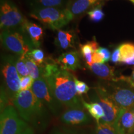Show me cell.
Here are the masks:
<instances>
[{
  "mask_svg": "<svg viewBox=\"0 0 134 134\" xmlns=\"http://www.w3.org/2000/svg\"><path fill=\"white\" fill-rule=\"evenodd\" d=\"M120 51V63L128 65L134 60V43L126 42L119 46Z\"/></svg>",
  "mask_w": 134,
  "mask_h": 134,
  "instance_id": "44dd1931",
  "label": "cell"
},
{
  "mask_svg": "<svg viewBox=\"0 0 134 134\" xmlns=\"http://www.w3.org/2000/svg\"><path fill=\"white\" fill-rule=\"evenodd\" d=\"M96 52L99 53H100V54L103 57L104 59L105 63L109 62V60L110 59V58H111L110 52L108 49V48L99 47L96 50Z\"/></svg>",
  "mask_w": 134,
  "mask_h": 134,
  "instance_id": "f546056e",
  "label": "cell"
},
{
  "mask_svg": "<svg viewBox=\"0 0 134 134\" xmlns=\"http://www.w3.org/2000/svg\"><path fill=\"white\" fill-rule=\"evenodd\" d=\"M91 116L85 108H67L61 114L60 121L67 126L86 125L91 122Z\"/></svg>",
  "mask_w": 134,
  "mask_h": 134,
  "instance_id": "8fae6325",
  "label": "cell"
},
{
  "mask_svg": "<svg viewBox=\"0 0 134 134\" xmlns=\"http://www.w3.org/2000/svg\"><path fill=\"white\" fill-rule=\"evenodd\" d=\"M18 56L7 55L3 56L1 61V74L3 75V87L1 88L12 101L20 91L21 78L16 69V62Z\"/></svg>",
  "mask_w": 134,
  "mask_h": 134,
  "instance_id": "5b68a950",
  "label": "cell"
},
{
  "mask_svg": "<svg viewBox=\"0 0 134 134\" xmlns=\"http://www.w3.org/2000/svg\"><path fill=\"white\" fill-rule=\"evenodd\" d=\"M130 134H134V131H133V132H132V133H130Z\"/></svg>",
  "mask_w": 134,
  "mask_h": 134,
  "instance_id": "74e56055",
  "label": "cell"
},
{
  "mask_svg": "<svg viewBox=\"0 0 134 134\" xmlns=\"http://www.w3.org/2000/svg\"><path fill=\"white\" fill-rule=\"evenodd\" d=\"M25 62L29 71V76L36 80L42 76V70L41 66H39L29 56L26 55Z\"/></svg>",
  "mask_w": 134,
  "mask_h": 134,
  "instance_id": "603a6c76",
  "label": "cell"
},
{
  "mask_svg": "<svg viewBox=\"0 0 134 134\" xmlns=\"http://www.w3.org/2000/svg\"><path fill=\"white\" fill-rule=\"evenodd\" d=\"M34 81L35 80L30 76L21 77L20 91L31 90Z\"/></svg>",
  "mask_w": 134,
  "mask_h": 134,
  "instance_id": "f1b7e54d",
  "label": "cell"
},
{
  "mask_svg": "<svg viewBox=\"0 0 134 134\" xmlns=\"http://www.w3.org/2000/svg\"><path fill=\"white\" fill-rule=\"evenodd\" d=\"M27 55L31 58L39 66H42L46 61L44 52L39 48H35L32 50Z\"/></svg>",
  "mask_w": 134,
  "mask_h": 134,
  "instance_id": "d4e9b609",
  "label": "cell"
},
{
  "mask_svg": "<svg viewBox=\"0 0 134 134\" xmlns=\"http://www.w3.org/2000/svg\"><path fill=\"white\" fill-rule=\"evenodd\" d=\"M98 47V43L95 41H90L85 44L80 45L81 54L83 59L86 62L88 66H91L92 64H93L92 57L93 53L96 51Z\"/></svg>",
  "mask_w": 134,
  "mask_h": 134,
  "instance_id": "d6986e66",
  "label": "cell"
},
{
  "mask_svg": "<svg viewBox=\"0 0 134 134\" xmlns=\"http://www.w3.org/2000/svg\"><path fill=\"white\" fill-rule=\"evenodd\" d=\"M114 125L120 134H130L134 130V117L132 108L122 109Z\"/></svg>",
  "mask_w": 134,
  "mask_h": 134,
  "instance_id": "7c38bea8",
  "label": "cell"
},
{
  "mask_svg": "<svg viewBox=\"0 0 134 134\" xmlns=\"http://www.w3.org/2000/svg\"><path fill=\"white\" fill-rule=\"evenodd\" d=\"M130 80H131L132 82L133 83V84L134 85V67L133 68V70H132V73L131 76H130Z\"/></svg>",
  "mask_w": 134,
  "mask_h": 134,
  "instance_id": "836d02e7",
  "label": "cell"
},
{
  "mask_svg": "<svg viewBox=\"0 0 134 134\" xmlns=\"http://www.w3.org/2000/svg\"><path fill=\"white\" fill-rule=\"evenodd\" d=\"M110 60L114 63H120V51L119 47L115 48L113 51V52L112 53Z\"/></svg>",
  "mask_w": 134,
  "mask_h": 134,
  "instance_id": "4dcf8cb0",
  "label": "cell"
},
{
  "mask_svg": "<svg viewBox=\"0 0 134 134\" xmlns=\"http://www.w3.org/2000/svg\"><path fill=\"white\" fill-rule=\"evenodd\" d=\"M19 134H34V130L32 129L29 126L24 131H23Z\"/></svg>",
  "mask_w": 134,
  "mask_h": 134,
  "instance_id": "d6a6232c",
  "label": "cell"
},
{
  "mask_svg": "<svg viewBox=\"0 0 134 134\" xmlns=\"http://www.w3.org/2000/svg\"><path fill=\"white\" fill-rule=\"evenodd\" d=\"M41 68L42 76L52 93L63 106L67 108H84L82 97L77 94L74 75L62 68L57 62L46 61Z\"/></svg>",
  "mask_w": 134,
  "mask_h": 134,
  "instance_id": "6da1fadb",
  "label": "cell"
},
{
  "mask_svg": "<svg viewBox=\"0 0 134 134\" xmlns=\"http://www.w3.org/2000/svg\"><path fill=\"white\" fill-rule=\"evenodd\" d=\"M31 90L43 105L55 115H58L63 105L55 98L46 80L43 76L34 82Z\"/></svg>",
  "mask_w": 134,
  "mask_h": 134,
  "instance_id": "9c48e42d",
  "label": "cell"
},
{
  "mask_svg": "<svg viewBox=\"0 0 134 134\" xmlns=\"http://www.w3.org/2000/svg\"><path fill=\"white\" fill-rule=\"evenodd\" d=\"M75 82L76 90L78 96L81 97L82 95L86 94L88 93L89 91L90 90V88L86 83L78 80L76 77L75 78Z\"/></svg>",
  "mask_w": 134,
  "mask_h": 134,
  "instance_id": "83f0119b",
  "label": "cell"
},
{
  "mask_svg": "<svg viewBox=\"0 0 134 134\" xmlns=\"http://www.w3.org/2000/svg\"><path fill=\"white\" fill-rule=\"evenodd\" d=\"M32 9L43 8H58L65 9L70 0H31Z\"/></svg>",
  "mask_w": 134,
  "mask_h": 134,
  "instance_id": "ffe728a7",
  "label": "cell"
},
{
  "mask_svg": "<svg viewBox=\"0 0 134 134\" xmlns=\"http://www.w3.org/2000/svg\"><path fill=\"white\" fill-rule=\"evenodd\" d=\"M23 29L32 43L34 47L38 48L41 46L43 37V29L39 25L26 19Z\"/></svg>",
  "mask_w": 134,
  "mask_h": 134,
  "instance_id": "4fadbf2b",
  "label": "cell"
},
{
  "mask_svg": "<svg viewBox=\"0 0 134 134\" xmlns=\"http://www.w3.org/2000/svg\"><path fill=\"white\" fill-rule=\"evenodd\" d=\"M132 111H133V117H134V107H133V108H132ZM133 131H134V130H133Z\"/></svg>",
  "mask_w": 134,
  "mask_h": 134,
  "instance_id": "d590c367",
  "label": "cell"
},
{
  "mask_svg": "<svg viewBox=\"0 0 134 134\" xmlns=\"http://www.w3.org/2000/svg\"><path fill=\"white\" fill-rule=\"evenodd\" d=\"M128 65H134V60H132L131 62H130L128 63Z\"/></svg>",
  "mask_w": 134,
  "mask_h": 134,
  "instance_id": "e575fe53",
  "label": "cell"
},
{
  "mask_svg": "<svg viewBox=\"0 0 134 134\" xmlns=\"http://www.w3.org/2000/svg\"><path fill=\"white\" fill-rule=\"evenodd\" d=\"M28 127L12 105H7L1 112L0 134H19Z\"/></svg>",
  "mask_w": 134,
  "mask_h": 134,
  "instance_id": "30bf717a",
  "label": "cell"
},
{
  "mask_svg": "<svg viewBox=\"0 0 134 134\" xmlns=\"http://www.w3.org/2000/svg\"><path fill=\"white\" fill-rule=\"evenodd\" d=\"M26 18L10 0H1L0 26L1 31L23 29Z\"/></svg>",
  "mask_w": 134,
  "mask_h": 134,
  "instance_id": "ba28073f",
  "label": "cell"
},
{
  "mask_svg": "<svg viewBox=\"0 0 134 134\" xmlns=\"http://www.w3.org/2000/svg\"><path fill=\"white\" fill-rule=\"evenodd\" d=\"M88 68L94 74L104 81H111L114 80V68L105 63H93Z\"/></svg>",
  "mask_w": 134,
  "mask_h": 134,
  "instance_id": "e0dca14e",
  "label": "cell"
},
{
  "mask_svg": "<svg viewBox=\"0 0 134 134\" xmlns=\"http://www.w3.org/2000/svg\"><path fill=\"white\" fill-rule=\"evenodd\" d=\"M1 41L6 50L18 57H26L33 50L34 46L23 29L2 31Z\"/></svg>",
  "mask_w": 134,
  "mask_h": 134,
  "instance_id": "8992f818",
  "label": "cell"
},
{
  "mask_svg": "<svg viewBox=\"0 0 134 134\" xmlns=\"http://www.w3.org/2000/svg\"><path fill=\"white\" fill-rule=\"evenodd\" d=\"M92 60H93V63H105L103 57L96 51L93 53Z\"/></svg>",
  "mask_w": 134,
  "mask_h": 134,
  "instance_id": "1f68e13d",
  "label": "cell"
},
{
  "mask_svg": "<svg viewBox=\"0 0 134 134\" xmlns=\"http://www.w3.org/2000/svg\"><path fill=\"white\" fill-rule=\"evenodd\" d=\"M50 134H96V130L76 127H62L55 128Z\"/></svg>",
  "mask_w": 134,
  "mask_h": 134,
  "instance_id": "7402d4cb",
  "label": "cell"
},
{
  "mask_svg": "<svg viewBox=\"0 0 134 134\" xmlns=\"http://www.w3.org/2000/svg\"><path fill=\"white\" fill-rule=\"evenodd\" d=\"M130 1H131V2H132V3H133V4H134V0H130Z\"/></svg>",
  "mask_w": 134,
  "mask_h": 134,
  "instance_id": "8d00e7d4",
  "label": "cell"
},
{
  "mask_svg": "<svg viewBox=\"0 0 134 134\" xmlns=\"http://www.w3.org/2000/svg\"><path fill=\"white\" fill-rule=\"evenodd\" d=\"M101 86L120 108L134 107V85L130 77H116L111 81H105Z\"/></svg>",
  "mask_w": 134,
  "mask_h": 134,
  "instance_id": "3957f363",
  "label": "cell"
},
{
  "mask_svg": "<svg viewBox=\"0 0 134 134\" xmlns=\"http://www.w3.org/2000/svg\"><path fill=\"white\" fill-rule=\"evenodd\" d=\"M16 69L20 78L29 76V71L25 62V57H18L16 62Z\"/></svg>",
  "mask_w": 134,
  "mask_h": 134,
  "instance_id": "4316f807",
  "label": "cell"
},
{
  "mask_svg": "<svg viewBox=\"0 0 134 134\" xmlns=\"http://www.w3.org/2000/svg\"><path fill=\"white\" fill-rule=\"evenodd\" d=\"M81 101L84 108L86 109L88 113L94 119L96 120V123L101 121L105 116L104 110L101 105L97 102L91 101L88 103L84 100L83 98H81Z\"/></svg>",
  "mask_w": 134,
  "mask_h": 134,
  "instance_id": "ac0fdd59",
  "label": "cell"
},
{
  "mask_svg": "<svg viewBox=\"0 0 134 134\" xmlns=\"http://www.w3.org/2000/svg\"><path fill=\"white\" fill-rule=\"evenodd\" d=\"M56 62L62 68L68 71H75L81 68L80 55L76 51L62 53Z\"/></svg>",
  "mask_w": 134,
  "mask_h": 134,
  "instance_id": "5bb4252c",
  "label": "cell"
},
{
  "mask_svg": "<svg viewBox=\"0 0 134 134\" xmlns=\"http://www.w3.org/2000/svg\"><path fill=\"white\" fill-rule=\"evenodd\" d=\"M90 98L91 101L99 103L104 110L105 116L100 122L114 124L122 109L109 96L104 88L101 85L93 88L90 93Z\"/></svg>",
  "mask_w": 134,
  "mask_h": 134,
  "instance_id": "52a82bcc",
  "label": "cell"
},
{
  "mask_svg": "<svg viewBox=\"0 0 134 134\" xmlns=\"http://www.w3.org/2000/svg\"><path fill=\"white\" fill-rule=\"evenodd\" d=\"M96 134H120L114 124L98 122L96 123Z\"/></svg>",
  "mask_w": 134,
  "mask_h": 134,
  "instance_id": "cb8c5ba5",
  "label": "cell"
},
{
  "mask_svg": "<svg viewBox=\"0 0 134 134\" xmlns=\"http://www.w3.org/2000/svg\"><path fill=\"white\" fill-rule=\"evenodd\" d=\"M76 36L73 31L58 30L55 38V44L62 50L75 48Z\"/></svg>",
  "mask_w": 134,
  "mask_h": 134,
  "instance_id": "9a60e30c",
  "label": "cell"
},
{
  "mask_svg": "<svg viewBox=\"0 0 134 134\" xmlns=\"http://www.w3.org/2000/svg\"><path fill=\"white\" fill-rule=\"evenodd\" d=\"M20 117L38 129H44L48 124L47 109L37 98L31 90L21 91L13 100Z\"/></svg>",
  "mask_w": 134,
  "mask_h": 134,
  "instance_id": "7a4b0ae2",
  "label": "cell"
},
{
  "mask_svg": "<svg viewBox=\"0 0 134 134\" xmlns=\"http://www.w3.org/2000/svg\"><path fill=\"white\" fill-rule=\"evenodd\" d=\"M30 16L53 31L60 30L74 18L66 8H58L32 9Z\"/></svg>",
  "mask_w": 134,
  "mask_h": 134,
  "instance_id": "277c9868",
  "label": "cell"
},
{
  "mask_svg": "<svg viewBox=\"0 0 134 134\" xmlns=\"http://www.w3.org/2000/svg\"><path fill=\"white\" fill-rule=\"evenodd\" d=\"M88 15L90 19L94 23H99L102 21L104 17V13L101 8V5L97 4L93 9L88 11Z\"/></svg>",
  "mask_w": 134,
  "mask_h": 134,
  "instance_id": "484cf974",
  "label": "cell"
},
{
  "mask_svg": "<svg viewBox=\"0 0 134 134\" xmlns=\"http://www.w3.org/2000/svg\"><path fill=\"white\" fill-rule=\"evenodd\" d=\"M129 1H130V0H129Z\"/></svg>",
  "mask_w": 134,
  "mask_h": 134,
  "instance_id": "f35d334b",
  "label": "cell"
},
{
  "mask_svg": "<svg viewBox=\"0 0 134 134\" xmlns=\"http://www.w3.org/2000/svg\"><path fill=\"white\" fill-rule=\"evenodd\" d=\"M97 1L93 0H70L66 7L73 18L85 13L96 4Z\"/></svg>",
  "mask_w": 134,
  "mask_h": 134,
  "instance_id": "2e32d148",
  "label": "cell"
}]
</instances>
